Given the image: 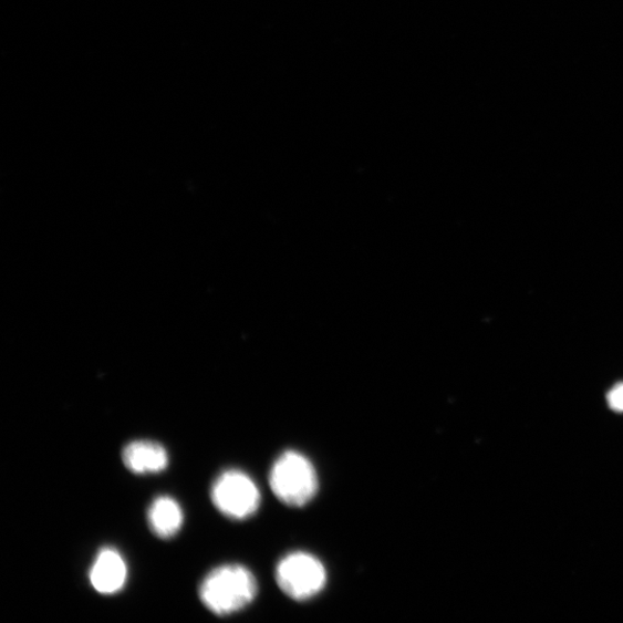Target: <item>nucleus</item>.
Returning <instances> with one entry per match:
<instances>
[{"instance_id": "obj_1", "label": "nucleus", "mask_w": 623, "mask_h": 623, "mask_svg": "<svg viewBox=\"0 0 623 623\" xmlns=\"http://www.w3.org/2000/svg\"><path fill=\"white\" fill-rule=\"evenodd\" d=\"M257 594L258 582L250 569L233 563L214 568L199 586L201 603L219 616L246 609L256 600Z\"/></svg>"}, {"instance_id": "obj_2", "label": "nucleus", "mask_w": 623, "mask_h": 623, "mask_svg": "<svg viewBox=\"0 0 623 623\" xmlns=\"http://www.w3.org/2000/svg\"><path fill=\"white\" fill-rule=\"evenodd\" d=\"M270 487L284 505L303 507L312 501L318 492L319 480L311 460L301 453H283L269 475Z\"/></svg>"}, {"instance_id": "obj_3", "label": "nucleus", "mask_w": 623, "mask_h": 623, "mask_svg": "<svg viewBox=\"0 0 623 623\" xmlns=\"http://www.w3.org/2000/svg\"><path fill=\"white\" fill-rule=\"evenodd\" d=\"M211 502L226 518L248 520L257 512L261 495L255 480L246 473L231 469L222 473L211 485Z\"/></svg>"}, {"instance_id": "obj_4", "label": "nucleus", "mask_w": 623, "mask_h": 623, "mask_svg": "<svg viewBox=\"0 0 623 623\" xmlns=\"http://www.w3.org/2000/svg\"><path fill=\"white\" fill-rule=\"evenodd\" d=\"M277 582L290 599L298 602L309 601L326 585V568L310 553L294 552L279 562Z\"/></svg>"}, {"instance_id": "obj_5", "label": "nucleus", "mask_w": 623, "mask_h": 623, "mask_svg": "<svg viewBox=\"0 0 623 623\" xmlns=\"http://www.w3.org/2000/svg\"><path fill=\"white\" fill-rule=\"evenodd\" d=\"M127 564L122 553L114 548H103L90 569V582L101 594L121 592L127 582Z\"/></svg>"}, {"instance_id": "obj_6", "label": "nucleus", "mask_w": 623, "mask_h": 623, "mask_svg": "<svg viewBox=\"0 0 623 623\" xmlns=\"http://www.w3.org/2000/svg\"><path fill=\"white\" fill-rule=\"evenodd\" d=\"M122 459L126 469L134 475H155L169 466L167 449L150 440L129 443L123 449Z\"/></svg>"}, {"instance_id": "obj_7", "label": "nucleus", "mask_w": 623, "mask_h": 623, "mask_svg": "<svg viewBox=\"0 0 623 623\" xmlns=\"http://www.w3.org/2000/svg\"><path fill=\"white\" fill-rule=\"evenodd\" d=\"M150 531L160 539L174 538L183 528L184 511L178 501L169 496L153 500L147 511Z\"/></svg>"}, {"instance_id": "obj_8", "label": "nucleus", "mask_w": 623, "mask_h": 623, "mask_svg": "<svg viewBox=\"0 0 623 623\" xmlns=\"http://www.w3.org/2000/svg\"><path fill=\"white\" fill-rule=\"evenodd\" d=\"M608 402L612 411L623 413V384H617L610 391Z\"/></svg>"}]
</instances>
